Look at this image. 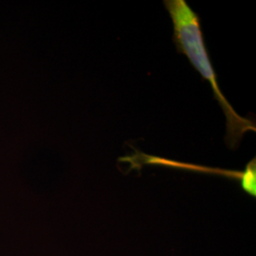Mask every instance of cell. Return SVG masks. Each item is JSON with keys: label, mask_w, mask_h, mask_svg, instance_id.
<instances>
[{"label": "cell", "mask_w": 256, "mask_h": 256, "mask_svg": "<svg viewBox=\"0 0 256 256\" xmlns=\"http://www.w3.org/2000/svg\"><path fill=\"white\" fill-rule=\"evenodd\" d=\"M174 25L173 41L176 50L186 55L192 66L210 82L216 100L220 104L227 120L226 142L230 149H236L248 131H256L252 120L238 115L220 90L216 74L212 68L203 39L200 19L185 0H165Z\"/></svg>", "instance_id": "obj_1"}]
</instances>
